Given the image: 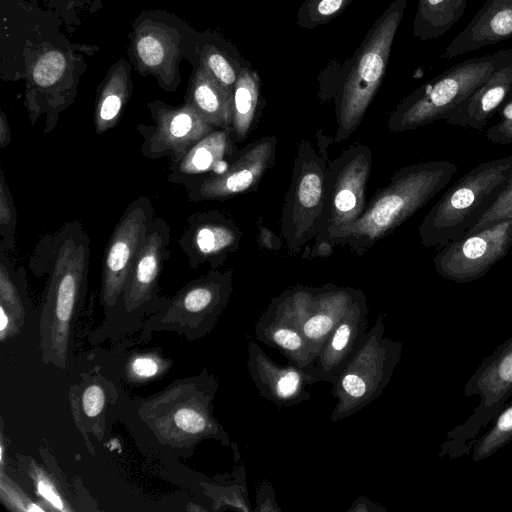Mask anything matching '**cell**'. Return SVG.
I'll use <instances>...</instances> for the list:
<instances>
[{"label": "cell", "mask_w": 512, "mask_h": 512, "mask_svg": "<svg viewBox=\"0 0 512 512\" xmlns=\"http://www.w3.org/2000/svg\"><path fill=\"white\" fill-rule=\"evenodd\" d=\"M90 238L79 221L44 235L29 260L36 276L47 275L39 323L41 360L66 368L74 322L84 304Z\"/></svg>", "instance_id": "6da1fadb"}, {"label": "cell", "mask_w": 512, "mask_h": 512, "mask_svg": "<svg viewBox=\"0 0 512 512\" xmlns=\"http://www.w3.org/2000/svg\"><path fill=\"white\" fill-rule=\"evenodd\" d=\"M457 171L458 166L446 160L422 161L398 169L335 246L346 245L354 255H363L442 191Z\"/></svg>", "instance_id": "7a4b0ae2"}, {"label": "cell", "mask_w": 512, "mask_h": 512, "mask_svg": "<svg viewBox=\"0 0 512 512\" xmlns=\"http://www.w3.org/2000/svg\"><path fill=\"white\" fill-rule=\"evenodd\" d=\"M218 378L207 369L197 376L172 382L138 406V416L159 443L168 448L192 450L203 440L224 446L231 441L213 415Z\"/></svg>", "instance_id": "3957f363"}, {"label": "cell", "mask_w": 512, "mask_h": 512, "mask_svg": "<svg viewBox=\"0 0 512 512\" xmlns=\"http://www.w3.org/2000/svg\"><path fill=\"white\" fill-rule=\"evenodd\" d=\"M512 179V154L481 162L458 178L419 226L424 247L440 248L466 234Z\"/></svg>", "instance_id": "277c9868"}, {"label": "cell", "mask_w": 512, "mask_h": 512, "mask_svg": "<svg viewBox=\"0 0 512 512\" xmlns=\"http://www.w3.org/2000/svg\"><path fill=\"white\" fill-rule=\"evenodd\" d=\"M406 5L407 0H394L378 17L357 50L347 76L336 90V142L346 140L358 128L380 87Z\"/></svg>", "instance_id": "5b68a950"}, {"label": "cell", "mask_w": 512, "mask_h": 512, "mask_svg": "<svg viewBox=\"0 0 512 512\" xmlns=\"http://www.w3.org/2000/svg\"><path fill=\"white\" fill-rule=\"evenodd\" d=\"M511 62L512 49H504L453 65L396 106L387 121L389 131L405 132L445 120L496 70Z\"/></svg>", "instance_id": "8992f818"}, {"label": "cell", "mask_w": 512, "mask_h": 512, "mask_svg": "<svg viewBox=\"0 0 512 512\" xmlns=\"http://www.w3.org/2000/svg\"><path fill=\"white\" fill-rule=\"evenodd\" d=\"M380 314L347 366L332 385L336 404L330 414L333 422L361 411L375 401L389 384L401 359L403 343L385 334Z\"/></svg>", "instance_id": "52a82bcc"}, {"label": "cell", "mask_w": 512, "mask_h": 512, "mask_svg": "<svg viewBox=\"0 0 512 512\" xmlns=\"http://www.w3.org/2000/svg\"><path fill=\"white\" fill-rule=\"evenodd\" d=\"M371 168L372 152L361 143L349 146L328 163L324 209L312 257L331 254L343 231L363 214Z\"/></svg>", "instance_id": "ba28073f"}, {"label": "cell", "mask_w": 512, "mask_h": 512, "mask_svg": "<svg viewBox=\"0 0 512 512\" xmlns=\"http://www.w3.org/2000/svg\"><path fill=\"white\" fill-rule=\"evenodd\" d=\"M232 270L210 269L182 287L144 324L147 331L174 332L189 341L209 334L229 303Z\"/></svg>", "instance_id": "9c48e42d"}, {"label": "cell", "mask_w": 512, "mask_h": 512, "mask_svg": "<svg viewBox=\"0 0 512 512\" xmlns=\"http://www.w3.org/2000/svg\"><path fill=\"white\" fill-rule=\"evenodd\" d=\"M466 397L478 395L480 402L472 415L451 430L439 456L449 459L469 453L477 437L512 395V336L483 358L464 387Z\"/></svg>", "instance_id": "30bf717a"}, {"label": "cell", "mask_w": 512, "mask_h": 512, "mask_svg": "<svg viewBox=\"0 0 512 512\" xmlns=\"http://www.w3.org/2000/svg\"><path fill=\"white\" fill-rule=\"evenodd\" d=\"M327 165L326 158L318 154L309 141L302 140L298 144L281 216V235L295 254L318 234Z\"/></svg>", "instance_id": "8fae6325"}, {"label": "cell", "mask_w": 512, "mask_h": 512, "mask_svg": "<svg viewBox=\"0 0 512 512\" xmlns=\"http://www.w3.org/2000/svg\"><path fill=\"white\" fill-rule=\"evenodd\" d=\"M154 219L151 200L140 196L127 206L114 227L103 257L99 297L107 317L112 316L117 308Z\"/></svg>", "instance_id": "7c38bea8"}, {"label": "cell", "mask_w": 512, "mask_h": 512, "mask_svg": "<svg viewBox=\"0 0 512 512\" xmlns=\"http://www.w3.org/2000/svg\"><path fill=\"white\" fill-rule=\"evenodd\" d=\"M512 247V218L467 233L438 248L433 258L437 273L464 284L483 277Z\"/></svg>", "instance_id": "4fadbf2b"}, {"label": "cell", "mask_w": 512, "mask_h": 512, "mask_svg": "<svg viewBox=\"0 0 512 512\" xmlns=\"http://www.w3.org/2000/svg\"><path fill=\"white\" fill-rule=\"evenodd\" d=\"M148 109L154 124L136 127L142 136L141 155L148 159L168 157L170 163L177 162L216 129L187 103L175 107L155 100L148 103Z\"/></svg>", "instance_id": "5bb4252c"}, {"label": "cell", "mask_w": 512, "mask_h": 512, "mask_svg": "<svg viewBox=\"0 0 512 512\" xmlns=\"http://www.w3.org/2000/svg\"><path fill=\"white\" fill-rule=\"evenodd\" d=\"M312 287L296 286L273 298L254 325L256 338L279 349L289 361L306 368L314 364L303 333Z\"/></svg>", "instance_id": "9a60e30c"}, {"label": "cell", "mask_w": 512, "mask_h": 512, "mask_svg": "<svg viewBox=\"0 0 512 512\" xmlns=\"http://www.w3.org/2000/svg\"><path fill=\"white\" fill-rule=\"evenodd\" d=\"M170 228L166 220L155 217L134 261L117 310L140 316L156 313L168 299L159 296V278L169 257Z\"/></svg>", "instance_id": "2e32d148"}, {"label": "cell", "mask_w": 512, "mask_h": 512, "mask_svg": "<svg viewBox=\"0 0 512 512\" xmlns=\"http://www.w3.org/2000/svg\"><path fill=\"white\" fill-rule=\"evenodd\" d=\"M277 143L276 137L266 136L239 149L226 171L185 186L188 199L225 200L254 190L275 161Z\"/></svg>", "instance_id": "e0dca14e"}, {"label": "cell", "mask_w": 512, "mask_h": 512, "mask_svg": "<svg viewBox=\"0 0 512 512\" xmlns=\"http://www.w3.org/2000/svg\"><path fill=\"white\" fill-rule=\"evenodd\" d=\"M242 232L236 221L219 210L197 212L187 218L179 245L190 268L208 264L218 269L239 247Z\"/></svg>", "instance_id": "ac0fdd59"}, {"label": "cell", "mask_w": 512, "mask_h": 512, "mask_svg": "<svg viewBox=\"0 0 512 512\" xmlns=\"http://www.w3.org/2000/svg\"><path fill=\"white\" fill-rule=\"evenodd\" d=\"M247 368L259 394L278 406H294L310 399L308 385L320 382L315 364L306 368L289 361L281 365L272 360L253 340L248 342Z\"/></svg>", "instance_id": "d6986e66"}, {"label": "cell", "mask_w": 512, "mask_h": 512, "mask_svg": "<svg viewBox=\"0 0 512 512\" xmlns=\"http://www.w3.org/2000/svg\"><path fill=\"white\" fill-rule=\"evenodd\" d=\"M368 313L365 294L360 290L352 306L334 327L314 361L320 382L325 381L333 385L350 362L368 331Z\"/></svg>", "instance_id": "ffe728a7"}, {"label": "cell", "mask_w": 512, "mask_h": 512, "mask_svg": "<svg viewBox=\"0 0 512 512\" xmlns=\"http://www.w3.org/2000/svg\"><path fill=\"white\" fill-rule=\"evenodd\" d=\"M238 151L231 130L214 129L179 161L170 163L167 179L185 187L204 177L221 174L235 160Z\"/></svg>", "instance_id": "44dd1931"}, {"label": "cell", "mask_w": 512, "mask_h": 512, "mask_svg": "<svg viewBox=\"0 0 512 512\" xmlns=\"http://www.w3.org/2000/svg\"><path fill=\"white\" fill-rule=\"evenodd\" d=\"M512 38V0H487L445 48L451 59Z\"/></svg>", "instance_id": "7402d4cb"}, {"label": "cell", "mask_w": 512, "mask_h": 512, "mask_svg": "<svg viewBox=\"0 0 512 512\" xmlns=\"http://www.w3.org/2000/svg\"><path fill=\"white\" fill-rule=\"evenodd\" d=\"M359 291L331 283L313 287L303 333L315 359L334 327L352 306Z\"/></svg>", "instance_id": "603a6c76"}, {"label": "cell", "mask_w": 512, "mask_h": 512, "mask_svg": "<svg viewBox=\"0 0 512 512\" xmlns=\"http://www.w3.org/2000/svg\"><path fill=\"white\" fill-rule=\"evenodd\" d=\"M512 95V62L496 70L445 121L452 126L481 130Z\"/></svg>", "instance_id": "cb8c5ba5"}, {"label": "cell", "mask_w": 512, "mask_h": 512, "mask_svg": "<svg viewBox=\"0 0 512 512\" xmlns=\"http://www.w3.org/2000/svg\"><path fill=\"white\" fill-rule=\"evenodd\" d=\"M113 385L100 376H85L70 389V403L74 421L87 439L89 434L101 441L105 432L108 404L112 402Z\"/></svg>", "instance_id": "d4e9b609"}, {"label": "cell", "mask_w": 512, "mask_h": 512, "mask_svg": "<svg viewBox=\"0 0 512 512\" xmlns=\"http://www.w3.org/2000/svg\"><path fill=\"white\" fill-rule=\"evenodd\" d=\"M216 129L231 130L233 91L201 64L190 79L186 102Z\"/></svg>", "instance_id": "484cf974"}, {"label": "cell", "mask_w": 512, "mask_h": 512, "mask_svg": "<svg viewBox=\"0 0 512 512\" xmlns=\"http://www.w3.org/2000/svg\"><path fill=\"white\" fill-rule=\"evenodd\" d=\"M135 52L143 70L156 74L165 89L172 90L177 72V46L172 36L159 26L142 27L135 38Z\"/></svg>", "instance_id": "4316f807"}, {"label": "cell", "mask_w": 512, "mask_h": 512, "mask_svg": "<svg viewBox=\"0 0 512 512\" xmlns=\"http://www.w3.org/2000/svg\"><path fill=\"white\" fill-rule=\"evenodd\" d=\"M130 93L129 69L118 65L108 73L96 98L94 110L96 133H105L117 125Z\"/></svg>", "instance_id": "83f0119b"}, {"label": "cell", "mask_w": 512, "mask_h": 512, "mask_svg": "<svg viewBox=\"0 0 512 512\" xmlns=\"http://www.w3.org/2000/svg\"><path fill=\"white\" fill-rule=\"evenodd\" d=\"M468 0H418L413 35L433 40L448 32L463 16Z\"/></svg>", "instance_id": "f1b7e54d"}, {"label": "cell", "mask_w": 512, "mask_h": 512, "mask_svg": "<svg viewBox=\"0 0 512 512\" xmlns=\"http://www.w3.org/2000/svg\"><path fill=\"white\" fill-rule=\"evenodd\" d=\"M261 81L257 71L242 67L233 90L232 136L236 143L249 135L259 103Z\"/></svg>", "instance_id": "f546056e"}, {"label": "cell", "mask_w": 512, "mask_h": 512, "mask_svg": "<svg viewBox=\"0 0 512 512\" xmlns=\"http://www.w3.org/2000/svg\"><path fill=\"white\" fill-rule=\"evenodd\" d=\"M29 306L25 270L15 271L5 251L0 249V307L23 328Z\"/></svg>", "instance_id": "4dcf8cb0"}, {"label": "cell", "mask_w": 512, "mask_h": 512, "mask_svg": "<svg viewBox=\"0 0 512 512\" xmlns=\"http://www.w3.org/2000/svg\"><path fill=\"white\" fill-rule=\"evenodd\" d=\"M492 421L488 431L473 446L474 462L492 456L512 441V401L505 404Z\"/></svg>", "instance_id": "1f68e13d"}, {"label": "cell", "mask_w": 512, "mask_h": 512, "mask_svg": "<svg viewBox=\"0 0 512 512\" xmlns=\"http://www.w3.org/2000/svg\"><path fill=\"white\" fill-rule=\"evenodd\" d=\"M354 0H305L297 12L296 23L307 29L326 24L336 18Z\"/></svg>", "instance_id": "d6a6232c"}, {"label": "cell", "mask_w": 512, "mask_h": 512, "mask_svg": "<svg viewBox=\"0 0 512 512\" xmlns=\"http://www.w3.org/2000/svg\"><path fill=\"white\" fill-rule=\"evenodd\" d=\"M26 464L25 471L27 477L35 487L34 489L38 496L50 506V509L62 512L73 510L67 499L63 496L56 480L48 472L39 467L33 460Z\"/></svg>", "instance_id": "836d02e7"}, {"label": "cell", "mask_w": 512, "mask_h": 512, "mask_svg": "<svg viewBox=\"0 0 512 512\" xmlns=\"http://www.w3.org/2000/svg\"><path fill=\"white\" fill-rule=\"evenodd\" d=\"M17 211L3 169L0 172L1 249L12 251L16 244Z\"/></svg>", "instance_id": "e575fe53"}, {"label": "cell", "mask_w": 512, "mask_h": 512, "mask_svg": "<svg viewBox=\"0 0 512 512\" xmlns=\"http://www.w3.org/2000/svg\"><path fill=\"white\" fill-rule=\"evenodd\" d=\"M201 64L225 87L234 90L238 73L242 67L233 64L214 47H207L202 55Z\"/></svg>", "instance_id": "d590c367"}, {"label": "cell", "mask_w": 512, "mask_h": 512, "mask_svg": "<svg viewBox=\"0 0 512 512\" xmlns=\"http://www.w3.org/2000/svg\"><path fill=\"white\" fill-rule=\"evenodd\" d=\"M168 368V362L158 354L147 352L133 356L127 364V377L132 381L143 382L153 379Z\"/></svg>", "instance_id": "8d00e7d4"}, {"label": "cell", "mask_w": 512, "mask_h": 512, "mask_svg": "<svg viewBox=\"0 0 512 512\" xmlns=\"http://www.w3.org/2000/svg\"><path fill=\"white\" fill-rule=\"evenodd\" d=\"M0 497L7 509L13 511H45L41 505L32 501L24 491L8 477L3 468L0 476Z\"/></svg>", "instance_id": "74e56055"}, {"label": "cell", "mask_w": 512, "mask_h": 512, "mask_svg": "<svg viewBox=\"0 0 512 512\" xmlns=\"http://www.w3.org/2000/svg\"><path fill=\"white\" fill-rule=\"evenodd\" d=\"M510 218H512V179L496 201L467 233L478 231L493 223Z\"/></svg>", "instance_id": "f35d334b"}, {"label": "cell", "mask_w": 512, "mask_h": 512, "mask_svg": "<svg viewBox=\"0 0 512 512\" xmlns=\"http://www.w3.org/2000/svg\"><path fill=\"white\" fill-rule=\"evenodd\" d=\"M498 113L500 120L487 129L485 136L494 144H512V95L500 106Z\"/></svg>", "instance_id": "ab89813d"}, {"label": "cell", "mask_w": 512, "mask_h": 512, "mask_svg": "<svg viewBox=\"0 0 512 512\" xmlns=\"http://www.w3.org/2000/svg\"><path fill=\"white\" fill-rule=\"evenodd\" d=\"M257 506L254 511H280L275 499L273 487L268 481H263L257 492Z\"/></svg>", "instance_id": "60d3db41"}, {"label": "cell", "mask_w": 512, "mask_h": 512, "mask_svg": "<svg viewBox=\"0 0 512 512\" xmlns=\"http://www.w3.org/2000/svg\"><path fill=\"white\" fill-rule=\"evenodd\" d=\"M22 328L13 319V317L2 307H0V339L2 342L16 336Z\"/></svg>", "instance_id": "b9f144b4"}, {"label": "cell", "mask_w": 512, "mask_h": 512, "mask_svg": "<svg viewBox=\"0 0 512 512\" xmlns=\"http://www.w3.org/2000/svg\"><path fill=\"white\" fill-rule=\"evenodd\" d=\"M260 244L266 249L278 250L282 246L280 238L277 237L269 228L261 226L259 229Z\"/></svg>", "instance_id": "7bdbcfd3"}, {"label": "cell", "mask_w": 512, "mask_h": 512, "mask_svg": "<svg viewBox=\"0 0 512 512\" xmlns=\"http://www.w3.org/2000/svg\"><path fill=\"white\" fill-rule=\"evenodd\" d=\"M348 511L353 512H369V511H385L383 507L380 505H377L376 503L371 502L367 497L365 496H359L351 505V507L348 509Z\"/></svg>", "instance_id": "ee69618b"}, {"label": "cell", "mask_w": 512, "mask_h": 512, "mask_svg": "<svg viewBox=\"0 0 512 512\" xmlns=\"http://www.w3.org/2000/svg\"><path fill=\"white\" fill-rule=\"evenodd\" d=\"M11 128L9 125L8 118L4 111H1L0 115V148L7 147L11 142Z\"/></svg>", "instance_id": "f6af8a7d"}]
</instances>
